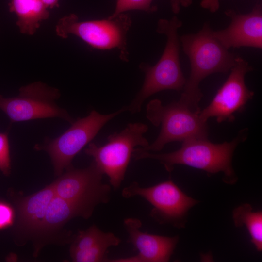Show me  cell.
Listing matches in <instances>:
<instances>
[{
	"instance_id": "obj_23",
	"label": "cell",
	"mask_w": 262,
	"mask_h": 262,
	"mask_svg": "<svg viewBox=\"0 0 262 262\" xmlns=\"http://www.w3.org/2000/svg\"><path fill=\"white\" fill-rule=\"evenodd\" d=\"M220 0H202L200 6L210 12L213 13L218 10Z\"/></svg>"
},
{
	"instance_id": "obj_14",
	"label": "cell",
	"mask_w": 262,
	"mask_h": 262,
	"mask_svg": "<svg viewBox=\"0 0 262 262\" xmlns=\"http://www.w3.org/2000/svg\"><path fill=\"white\" fill-rule=\"evenodd\" d=\"M55 194L51 184L16 202V229L18 237L37 240L47 207Z\"/></svg>"
},
{
	"instance_id": "obj_22",
	"label": "cell",
	"mask_w": 262,
	"mask_h": 262,
	"mask_svg": "<svg viewBox=\"0 0 262 262\" xmlns=\"http://www.w3.org/2000/svg\"><path fill=\"white\" fill-rule=\"evenodd\" d=\"M172 12L175 14H178L181 7H188L192 4V0H169Z\"/></svg>"
},
{
	"instance_id": "obj_19",
	"label": "cell",
	"mask_w": 262,
	"mask_h": 262,
	"mask_svg": "<svg viewBox=\"0 0 262 262\" xmlns=\"http://www.w3.org/2000/svg\"><path fill=\"white\" fill-rule=\"evenodd\" d=\"M153 0H117L115 11L108 17L114 18L123 12L131 10H139L148 13L155 12L156 6L152 5Z\"/></svg>"
},
{
	"instance_id": "obj_3",
	"label": "cell",
	"mask_w": 262,
	"mask_h": 262,
	"mask_svg": "<svg viewBox=\"0 0 262 262\" xmlns=\"http://www.w3.org/2000/svg\"><path fill=\"white\" fill-rule=\"evenodd\" d=\"M182 23L176 16L161 19L156 31L166 36V45L158 62L153 66L142 63L140 69L145 77L143 86L131 103L126 106L132 114L139 112L145 100L151 95L165 90H182L186 79L180 61V38L178 30Z\"/></svg>"
},
{
	"instance_id": "obj_7",
	"label": "cell",
	"mask_w": 262,
	"mask_h": 262,
	"mask_svg": "<svg viewBox=\"0 0 262 262\" xmlns=\"http://www.w3.org/2000/svg\"><path fill=\"white\" fill-rule=\"evenodd\" d=\"M126 111V107H124L113 113L103 115L93 110L86 116L74 120L71 126L59 136L47 139L43 144H37L34 148L49 154L55 174L59 176L64 169L72 165L73 158L93 139L108 122Z\"/></svg>"
},
{
	"instance_id": "obj_20",
	"label": "cell",
	"mask_w": 262,
	"mask_h": 262,
	"mask_svg": "<svg viewBox=\"0 0 262 262\" xmlns=\"http://www.w3.org/2000/svg\"><path fill=\"white\" fill-rule=\"evenodd\" d=\"M0 170L5 176L10 174L11 158L7 132H0Z\"/></svg>"
},
{
	"instance_id": "obj_10",
	"label": "cell",
	"mask_w": 262,
	"mask_h": 262,
	"mask_svg": "<svg viewBox=\"0 0 262 262\" xmlns=\"http://www.w3.org/2000/svg\"><path fill=\"white\" fill-rule=\"evenodd\" d=\"M66 170L51 183L55 195L94 207L109 202L111 188L102 182L103 174L93 161L86 168L76 169L71 165Z\"/></svg>"
},
{
	"instance_id": "obj_11",
	"label": "cell",
	"mask_w": 262,
	"mask_h": 262,
	"mask_svg": "<svg viewBox=\"0 0 262 262\" xmlns=\"http://www.w3.org/2000/svg\"><path fill=\"white\" fill-rule=\"evenodd\" d=\"M252 69L246 61L237 56L227 79L210 103L200 111V118L206 122L211 117H215L218 123L233 121L234 114L241 111L254 96L245 80L246 74Z\"/></svg>"
},
{
	"instance_id": "obj_1",
	"label": "cell",
	"mask_w": 262,
	"mask_h": 262,
	"mask_svg": "<svg viewBox=\"0 0 262 262\" xmlns=\"http://www.w3.org/2000/svg\"><path fill=\"white\" fill-rule=\"evenodd\" d=\"M246 136V131L244 129L230 142L217 144L208 138H194L183 141L181 147L173 152L156 153L138 147L134 149L132 156L135 160H156L169 173L176 164L199 169L210 174L222 172L224 182L232 184L237 180L232 165L233 153Z\"/></svg>"
},
{
	"instance_id": "obj_16",
	"label": "cell",
	"mask_w": 262,
	"mask_h": 262,
	"mask_svg": "<svg viewBox=\"0 0 262 262\" xmlns=\"http://www.w3.org/2000/svg\"><path fill=\"white\" fill-rule=\"evenodd\" d=\"M95 207L81 203L74 202L54 195L49 202L36 241L37 248L40 240H52L65 224L76 217L88 218L92 214Z\"/></svg>"
},
{
	"instance_id": "obj_5",
	"label": "cell",
	"mask_w": 262,
	"mask_h": 262,
	"mask_svg": "<svg viewBox=\"0 0 262 262\" xmlns=\"http://www.w3.org/2000/svg\"><path fill=\"white\" fill-rule=\"evenodd\" d=\"M147 130L148 126L144 123H129L120 132L110 135L104 145L91 143L85 149L99 170L108 177L115 190L120 187L124 179L135 147L144 148L149 145L144 136Z\"/></svg>"
},
{
	"instance_id": "obj_9",
	"label": "cell",
	"mask_w": 262,
	"mask_h": 262,
	"mask_svg": "<svg viewBox=\"0 0 262 262\" xmlns=\"http://www.w3.org/2000/svg\"><path fill=\"white\" fill-rule=\"evenodd\" d=\"M126 198L140 196L153 206L150 215L160 224L182 227L188 211L198 201L185 194L172 180L144 187L133 182L122 191Z\"/></svg>"
},
{
	"instance_id": "obj_17",
	"label": "cell",
	"mask_w": 262,
	"mask_h": 262,
	"mask_svg": "<svg viewBox=\"0 0 262 262\" xmlns=\"http://www.w3.org/2000/svg\"><path fill=\"white\" fill-rule=\"evenodd\" d=\"M10 11L16 15V25L20 32L27 35H33L41 22L49 16L40 0H11Z\"/></svg>"
},
{
	"instance_id": "obj_15",
	"label": "cell",
	"mask_w": 262,
	"mask_h": 262,
	"mask_svg": "<svg viewBox=\"0 0 262 262\" xmlns=\"http://www.w3.org/2000/svg\"><path fill=\"white\" fill-rule=\"evenodd\" d=\"M121 240L112 232L101 230L92 225L84 231H79L73 237L70 255L73 262H105L108 249L119 245Z\"/></svg>"
},
{
	"instance_id": "obj_18",
	"label": "cell",
	"mask_w": 262,
	"mask_h": 262,
	"mask_svg": "<svg viewBox=\"0 0 262 262\" xmlns=\"http://www.w3.org/2000/svg\"><path fill=\"white\" fill-rule=\"evenodd\" d=\"M232 218L236 227H246L250 234L252 243L258 251H262V211L255 212L249 204L245 203L234 209Z\"/></svg>"
},
{
	"instance_id": "obj_4",
	"label": "cell",
	"mask_w": 262,
	"mask_h": 262,
	"mask_svg": "<svg viewBox=\"0 0 262 262\" xmlns=\"http://www.w3.org/2000/svg\"><path fill=\"white\" fill-rule=\"evenodd\" d=\"M195 111L180 100L166 105L157 99L150 101L146 107V117L152 125L161 126L160 132L150 145L141 149L158 151L168 143L183 142L191 138H207V122Z\"/></svg>"
},
{
	"instance_id": "obj_2",
	"label": "cell",
	"mask_w": 262,
	"mask_h": 262,
	"mask_svg": "<svg viewBox=\"0 0 262 262\" xmlns=\"http://www.w3.org/2000/svg\"><path fill=\"white\" fill-rule=\"evenodd\" d=\"M212 32L206 23L198 33L180 37L183 50L190 60V74L179 100L196 111H200L201 82L212 74L230 71L237 56L221 45Z\"/></svg>"
},
{
	"instance_id": "obj_8",
	"label": "cell",
	"mask_w": 262,
	"mask_h": 262,
	"mask_svg": "<svg viewBox=\"0 0 262 262\" xmlns=\"http://www.w3.org/2000/svg\"><path fill=\"white\" fill-rule=\"evenodd\" d=\"M58 89L36 82L21 87L17 96L8 98L0 95V109L12 122L57 117L71 124L73 118L56 103Z\"/></svg>"
},
{
	"instance_id": "obj_12",
	"label": "cell",
	"mask_w": 262,
	"mask_h": 262,
	"mask_svg": "<svg viewBox=\"0 0 262 262\" xmlns=\"http://www.w3.org/2000/svg\"><path fill=\"white\" fill-rule=\"evenodd\" d=\"M124 227L131 244L138 253L136 256L115 259L112 262H166L169 261L178 242L179 237H168L142 231L141 221L135 218L124 221Z\"/></svg>"
},
{
	"instance_id": "obj_21",
	"label": "cell",
	"mask_w": 262,
	"mask_h": 262,
	"mask_svg": "<svg viewBox=\"0 0 262 262\" xmlns=\"http://www.w3.org/2000/svg\"><path fill=\"white\" fill-rule=\"evenodd\" d=\"M15 213L9 203L0 201V230L12 226L15 221Z\"/></svg>"
},
{
	"instance_id": "obj_6",
	"label": "cell",
	"mask_w": 262,
	"mask_h": 262,
	"mask_svg": "<svg viewBox=\"0 0 262 262\" xmlns=\"http://www.w3.org/2000/svg\"><path fill=\"white\" fill-rule=\"evenodd\" d=\"M131 24L128 16L121 14L114 18L86 21H79L78 16L71 14L61 18L56 25V34L62 38L74 35L90 46L98 49L117 48L120 58L128 60L127 34Z\"/></svg>"
},
{
	"instance_id": "obj_24",
	"label": "cell",
	"mask_w": 262,
	"mask_h": 262,
	"mask_svg": "<svg viewBox=\"0 0 262 262\" xmlns=\"http://www.w3.org/2000/svg\"><path fill=\"white\" fill-rule=\"evenodd\" d=\"M43 4L48 8H52L58 4V0H40Z\"/></svg>"
},
{
	"instance_id": "obj_13",
	"label": "cell",
	"mask_w": 262,
	"mask_h": 262,
	"mask_svg": "<svg viewBox=\"0 0 262 262\" xmlns=\"http://www.w3.org/2000/svg\"><path fill=\"white\" fill-rule=\"evenodd\" d=\"M225 15L231 19L226 29L212 30L213 36L226 49L249 47L262 48V9L258 4L249 13H238L228 9Z\"/></svg>"
}]
</instances>
